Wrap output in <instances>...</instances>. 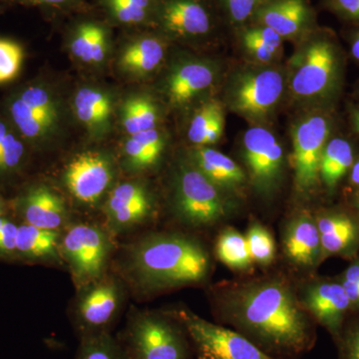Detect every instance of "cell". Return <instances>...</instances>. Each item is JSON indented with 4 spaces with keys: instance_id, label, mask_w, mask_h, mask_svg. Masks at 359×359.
Segmentation results:
<instances>
[{
    "instance_id": "6da1fadb",
    "label": "cell",
    "mask_w": 359,
    "mask_h": 359,
    "mask_svg": "<svg viewBox=\"0 0 359 359\" xmlns=\"http://www.w3.org/2000/svg\"><path fill=\"white\" fill-rule=\"evenodd\" d=\"M222 320L264 353L287 359L308 351L313 323L287 283L269 280L231 290L221 306Z\"/></svg>"
},
{
    "instance_id": "7a4b0ae2",
    "label": "cell",
    "mask_w": 359,
    "mask_h": 359,
    "mask_svg": "<svg viewBox=\"0 0 359 359\" xmlns=\"http://www.w3.org/2000/svg\"><path fill=\"white\" fill-rule=\"evenodd\" d=\"M125 269L135 285L153 292L202 282L209 273L210 259L197 241L159 233L130 245Z\"/></svg>"
},
{
    "instance_id": "3957f363",
    "label": "cell",
    "mask_w": 359,
    "mask_h": 359,
    "mask_svg": "<svg viewBox=\"0 0 359 359\" xmlns=\"http://www.w3.org/2000/svg\"><path fill=\"white\" fill-rule=\"evenodd\" d=\"M119 341L127 359H189L194 353L176 316L151 311L132 313Z\"/></svg>"
},
{
    "instance_id": "277c9868",
    "label": "cell",
    "mask_w": 359,
    "mask_h": 359,
    "mask_svg": "<svg viewBox=\"0 0 359 359\" xmlns=\"http://www.w3.org/2000/svg\"><path fill=\"white\" fill-rule=\"evenodd\" d=\"M112 248L108 231L96 224H74L61 233V256L77 289L102 278Z\"/></svg>"
},
{
    "instance_id": "5b68a950",
    "label": "cell",
    "mask_w": 359,
    "mask_h": 359,
    "mask_svg": "<svg viewBox=\"0 0 359 359\" xmlns=\"http://www.w3.org/2000/svg\"><path fill=\"white\" fill-rule=\"evenodd\" d=\"M185 328L197 359H282L264 353L236 330L215 325L187 309L175 314Z\"/></svg>"
},
{
    "instance_id": "8992f818",
    "label": "cell",
    "mask_w": 359,
    "mask_h": 359,
    "mask_svg": "<svg viewBox=\"0 0 359 359\" xmlns=\"http://www.w3.org/2000/svg\"><path fill=\"white\" fill-rule=\"evenodd\" d=\"M174 201L180 218L193 226L217 223L228 212V205L219 188L193 164L180 167L175 183Z\"/></svg>"
},
{
    "instance_id": "52a82bcc",
    "label": "cell",
    "mask_w": 359,
    "mask_h": 359,
    "mask_svg": "<svg viewBox=\"0 0 359 359\" xmlns=\"http://www.w3.org/2000/svg\"><path fill=\"white\" fill-rule=\"evenodd\" d=\"M8 115L25 143L39 145L55 132L60 110L50 90L32 84L13 94L8 102Z\"/></svg>"
},
{
    "instance_id": "ba28073f",
    "label": "cell",
    "mask_w": 359,
    "mask_h": 359,
    "mask_svg": "<svg viewBox=\"0 0 359 359\" xmlns=\"http://www.w3.org/2000/svg\"><path fill=\"white\" fill-rule=\"evenodd\" d=\"M290 89L297 98H318L334 86L339 71L337 48L327 35H314L297 55Z\"/></svg>"
},
{
    "instance_id": "9c48e42d",
    "label": "cell",
    "mask_w": 359,
    "mask_h": 359,
    "mask_svg": "<svg viewBox=\"0 0 359 359\" xmlns=\"http://www.w3.org/2000/svg\"><path fill=\"white\" fill-rule=\"evenodd\" d=\"M73 309V323L79 334L109 332L119 313L123 287L117 278L104 275L95 282L80 287Z\"/></svg>"
},
{
    "instance_id": "30bf717a",
    "label": "cell",
    "mask_w": 359,
    "mask_h": 359,
    "mask_svg": "<svg viewBox=\"0 0 359 359\" xmlns=\"http://www.w3.org/2000/svg\"><path fill=\"white\" fill-rule=\"evenodd\" d=\"M283 87V73L275 68L245 71L229 87V105L248 119H264L276 107Z\"/></svg>"
},
{
    "instance_id": "8fae6325",
    "label": "cell",
    "mask_w": 359,
    "mask_h": 359,
    "mask_svg": "<svg viewBox=\"0 0 359 359\" xmlns=\"http://www.w3.org/2000/svg\"><path fill=\"white\" fill-rule=\"evenodd\" d=\"M115 168L107 156L85 152L75 156L63 173V183L80 204L96 207L113 188Z\"/></svg>"
},
{
    "instance_id": "7c38bea8",
    "label": "cell",
    "mask_w": 359,
    "mask_h": 359,
    "mask_svg": "<svg viewBox=\"0 0 359 359\" xmlns=\"http://www.w3.org/2000/svg\"><path fill=\"white\" fill-rule=\"evenodd\" d=\"M330 133V120L320 114L304 118L292 130V166L302 191L311 190L320 182L321 155Z\"/></svg>"
},
{
    "instance_id": "4fadbf2b",
    "label": "cell",
    "mask_w": 359,
    "mask_h": 359,
    "mask_svg": "<svg viewBox=\"0 0 359 359\" xmlns=\"http://www.w3.org/2000/svg\"><path fill=\"white\" fill-rule=\"evenodd\" d=\"M155 26L174 39H197L212 32L214 20L207 0H160Z\"/></svg>"
},
{
    "instance_id": "5bb4252c",
    "label": "cell",
    "mask_w": 359,
    "mask_h": 359,
    "mask_svg": "<svg viewBox=\"0 0 359 359\" xmlns=\"http://www.w3.org/2000/svg\"><path fill=\"white\" fill-rule=\"evenodd\" d=\"M243 156L250 180L259 190L273 188L282 173L283 151L275 135L262 127L245 132Z\"/></svg>"
},
{
    "instance_id": "9a60e30c",
    "label": "cell",
    "mask_w": 359,
    "mask_h": 359,
    "mask_svg": "<svg viewBox=\"0 0 359 359\" xmlns=\"http://www.w3.org/2000/svg\"><path fill=\"white\" fill-rule=\"evenodd\" d=\"M152 211L150 193L138 181L123 182L113 187L104 205L108 228L114 233L140 226L150 218Z\"/></svg>"
},
{
    "instance_id": "2e32d148",
    "label": "cell",
    "mask_w": 359,
    "mask_h": 359,
    "mask_svg": "<svg viewBox=\"0 0 359 359\" xmlns=\"http://www.w3.org/2000/svg\"><path fill=\"white\" fill-rule=\"evenodd\" d=\"M14 208L20 223L45 230L60 231L69 218L65 201L43 183L25 188L16 199Z\"/></svg>"
},
{
    "instance_id": "e0dca14e",
    "label": "cell",
    "mask_w": 359,
    "mask_h": 359,
    "mask_svg": "<svg viewBox=\"0 0 359 359\" xmlns=\"http://www.w3.org/2000/svg\"><path fill=\"white\" fill-rule=\"evenodd\" d=\"M306 309L314 320L327 328L334 339H337L349 311L351 301L340 282H321L306 290Z\"/></svg>"
},
{
    "instance_id": "ac0fdd59",
    "label": "cell",
    "mask_w": 359,
    "mask_h": 359,
    "mask_svg": "<svg viewBox=\"0 0 359 359\" xmlns=\"http://www.w3.org/2000/svg\"><path fill=\"white\" fill-rule=\"evenodd\" d=\"M313 13L306 0H271L257 9L254 20L278 33L283 39H292L306 30Z\"/></svg>"
},
{
    "instance_id": "d6986e66",
    "label": "cell",
    "mask_w": 359,
    "mask_h": 359,
    "mask_svg": "<svg viewBox=\"0 0 359 359\" xmlns=\"http://www.w3.org/2000/svg\"><path fill=\"white\" fill-rule=\"evenodd\" d=\"M71 53L80 61L98 65L105 59L110 41L107 23L85 16L75 20L68 30Z\"/></svg>"
},
{
    "instance_id": "ffe728a7",
    "label": "cell",
    "mask_w": 359,
    "mask_h": 359,
    "mask_svg": "<svg viewBox=\"0 0 359 359\" xmlns=\"http://www.w3.org/2000/svg\"><path fill=\"white\" fill-rule=\"evenodd\" d=\"M60 231L45 230L20 223L16 237L18 262L26 264H61Z\"/></svg>"
},
{
    "instance_id": "44dd1931",
    "label": "cell",
    "mask_w": 359,
    "mask_h": 359,
    "mask_svg": "<svg viewBox=\"0 0 359 359\" xmlns=\"http://www.w3.org/2000/svg\"><path fill=\"white\" fill-rule=\"evenodd\" d=\"M320 231L321 255L347 254L356 249L359 242V224L344 212H327L316 221Z\"/></svg>"
},
{
    "instance_id": "7402d4cb",
    "label": "cell",
    "mask_w": 359,
    "mask_h": 359,
    "mask_svg": "<svg viewBox=\"0 0 359 359\" xmlns=\"http://www.w3.org/2000/svg\"><path fill=\"white\" fill-rule=\"evenodd\" d=\"M285 250L290 261L299 266L318 264L323 255L316 222L308 216L294 219L285 233Z\"/></svg>"
},
{
    "instance_id": "603a6c76",
    "label": "cell",
    "mask_w": 359,
    "mask_h": 359,
    "mask_svg": "<svg viewBox=\"0 0 359 359\" xmlns=\"http://www.w3.org/2000/svg\"><path fill=\"white\" fill-rule=\"evenodd\" d=\"M215 80V70L203 62H190L179 66L170 75L167 91L174 105H184L209 89Z\"/></svg>"
},
{
    "instance_id": "cb8c5ba5",
    "label": "cell",
    "mask_w": 359,
    "mask_h": 359,
    "mask_svg": "<svg viewBox=\"0 0 359 359\" xmlns=\"http://www.w3.org/2000/svg\"><path fill=\"white\" fill-rule=\"evenodd\" d=\"M192 164L219 189L242 186L245 175L230 157L208 147H197L192 153Z\"/></svg>"
},
{
    "instance_id": "d4e9b609",
    "label": "cell",
    "mask_w": 359,
    "mask_h": 359,
    "mask_svg": "<svg viewBox=\"0 0 359 359\" xmlns=\"http://www.w3.org/2000/svg\"><path fill=\"white\" fill-rule=\"evenodd\" d=\"M164 56L165 43L161 37L139 34L123 49L120 66L132 74H148L162 63Z\"/></svg>"
},
{
    "instance_id": "484cf974",
    "label": "cell",
    "mask_w": 359,
    "mask_h": 359,
    "mask_svg": "<svg viewBox=\"0 0 359 359\" xmlns=\"http://www.w3.org/2000/svg\"><path fill=\"white\" fill-rule=\"evenodd\" d=\"M97 6L114 25L128 28L155 26L160 0H95Z\"/></svg>"
},
{
    "instance_id": "4316f807",
    "label": "cell",
    "mask_w": 359,
    "mask_h": 359,
    "mask_svg": "<svg viewBox=\"0 0 359 359\" xmlns=\"http://www.w3.org/2000/svg\"><path fill=\"white\" fill-rule=\"evenodd\" d=\"M74 112L77 119L90 131L104 133L110 124L112 100L102 90L84 87L75 94Z\"/></svg>"
},
{
    "instance_id": "83f0119b",
    "label": "cell",
    "mask_w": 359,
    "mask_h": 359,
    "mask_svg": "<svg viewBox=\"0 0 359 359\" xmlns=\"http://www.w3.org/2000/svg\"><path fill=\"white\" fill-rule=\"evenodd\" d=\"M164 151L162 135L156 129L131 135L123 146V162L129 171L142 172L157 164Z\"/></svg>"
},
{
    "instance_id": "f1b7e54d",
    "label": "cell",
    "mask_w": 359,
    "mask_h": 359,
    "mask_svg": "<svg viewBox=\"0 0 359 359\" xmlns=\"http://www.w3.org/2000/svg\"><path fill=\"white\" fill-rule=\"evenodd\" d=\"M224 115L222 104L210 101L194 115L188 130L189 140L198 147L215 144L223 135Z\"/></svg>"
},
{
    "instance_id": "f546056e",
    "label": "cell",
    "mask_w": 359,
    "mask_h": 359,
    "mask_svg": "<svg viewBox=\"0 0 359 359\" xmlns=\"http://www.w3.org/2000/svg\"><path fill=\"white\" fill-rule=\"evenodd\" d=\"M353 152L351 144L344 139L334 138L327 142L321 155L320 179L330 189H334L353 167Z\"/></svg>"
},
{
    "instance_id": "4dcf8cb0",
    "label": "cell",
    "mask_w": 359,
    "mask_h": 359,
    "mask_svg": "<svg viewBox=\"0 0 359 359\" xmlns=\"http://www.w3.org/2000/svg\"><path fill=\"white\" fill-rule=\"evenodd\" d=\"M27 160L25 141L13 125L0 118V180L16 176Z\"/></svg>"
},
{
    "instance_id": "1f68e13d",
    "label": "cell",
    "mask_w": 359,
    "mask_h": 359,
    "mask_svg": "<svg viewBox=\"0 0 359 359\" xmlns=\"http://www.w3.org/2000/svg\"><path fill=\"white\" fill-rule=\"evenodd\" d=\"M157 122V107L149 97L132 96L125 101L122 108V125L130 136L156 129Z\"/></svg>"
},
{
    "instance_id": "d6a6232c",
    "label": "cell",
    "mask_w": 359,
    "mask_h": 359,
    "mask_svg": "<svg viewBox=\"0 0 359 359\" xmlns=\"http://www.w3.org/2000/svg\"><path fill=\"white\" fill-rule=\"evenodd\" d=\"M283 40L273 29L257 23L247 26L242 32L245 50L259 62L273 60L282 47Z\"/></svg>"
},
{
    "instance_id": "836d02e7",
    "label": "cell",
    "mask_w": 359,
    "mask_h": 359,
    "mask_svg": "<svg viewBox=\"0 0 359 359\" xmlns=\"http://www.w3.org/2000/svg\"><path fill=\"white\" fill-rule=\"evenodd\" d=\"M216 250L219 261L231 269H247L252 263L247 238L235 229L223 231L218 238Z\"/></svg>"
},
{
    "instance_id": "e575fe53",
    "label": "cell",
    "mask_w": 359,
    "mask_h": 359,
    "mask_svg": "<svg viewBox=\"0 0 359 359\" xmlns=\"http://www.w3.org/2000/svg\"><path fill=\"white\" fill-rule=\"evenodd\" d=\"M79 339L75 359H127L121 342L109 332L84 335Z\"/></svg>"
},
{
    "instance_id": "d590c367",
    "label": "cell",
    "mask_w": 359,
    "mask_h": 359,
    "mask_svg": "<svg viewBox=\"0 0 359 359\" xmlns=\"http://www.w3.org/2000/svg\"><path fill=\"white\" fill-rule=\"evenodd\" d=\"M15 6L37 7L54 16L90 11L85 0H0V11Z\"/></svg>"
},
{
    "instance_id": "8d00e7d4",
    "label": "cell",
    "mask_w": 359,
    "mask_h": 359,
    "mask_svg": "<svg viewBox=\"0 0 359 359\" xmlns=\"http://www.w3.org/2000/svg\"><path fill=\"white\" fill-rule=\"evenodd\" d=\"M248 245L252 262L268 266L275 259V241L269 231L259 224H252L248 231Z\"/></svg>"
},
{
    "instance_id": "74e56055",
    "label": "cell",
    "mask_w": 359,
    "mask_h": 359,
    "mask_svg": "<svg viewBox=\"0 0 359 359\" xmlns=\"http://www.w3.org/2000/svg\"><path fill=\"white\" fill-rule=\"evenodd\" d=\"M23 50L20 44L0 39V84L13 80L20 72Z\"/></svg>"
},
{
    "instance_id": "f35d334b",
    "label": "cell",
    "mask_w": 359,
    "mask_h": 359,
    "mask_svg": "<svg viewBox=\"0 0 359 359\" xmlns=\"http://www.w3.org/2000/svg\"><path fill=\"white\" fill-rule=\"evenodd\" d=\"M229 20L233 25L243 26L254 20L264 0H222Z\"/></svg>"
},
{
    "instance_id": "ab89813d",
    "label": "cell",
    "mask_w": 359,
    "mask_h": 359,
    "mask_svg": "<svg viewBox=\"0 0 359 359\" xmlns=\"http://www.w3.org/2000/svg\"><path fill=\"white\" fill-rule=\"evenodd\" d=\"M339 359H359V316L344 323L337 339Z\"/></svg>"
},
{
    "instance_id": "60d3db41",
    "label": "cell",
    "mask_w": 359,
    "mask_h": 359,
    "mask_svg": "<svg viewBox=\"0 0 359 359\" xmlns=\"http://www.w3.org/2000/svg\"><path fill=\"white\" fill-rule=\"evenodd\" d=\"M18 226L8 216H0V261L18 262L16 257V237Z\"/></svg>"
},
{
    "instance_id": "b9f144b4",
    "label": "cell",
    "mask_w": 359,
    "mask_h": 359,
    "mask_svg": "<svg viewBox=\"0 0 359 359\" xmlns=\"http://www.w3.org/2000/svg\"><path fill=\"white\" fill-rule=\"evenodd\" d=\"M353 309H359V261L344 271L339 280Z\"/></svg>"
},
{
    "instance_id": "7bdbcfd3",
    "label": "cell",
    "mask_w": 359,
    "mask_h": 359,
    "mask_svg": "<svg viewBox=\"0 0 359 359\" xmlns=\"http://www.w3.org/2000/svg\"><path fill=\"white\" fill-rule=\"evenodd\" d=\"M327 4L341 18L359 21V0H327Z\"/></svg>"
},
{
    "instance_id": "ee69618b",
    "label": "cell",
    "mask_w": 359,
    "mask_h": 359,
    "mask_svg": "<svg viewBox=\"0 0 359 359\" xmlns=\"http://www.w3.org/2000/svg\"><path fill=\"white\" fill-rule=\"evenodd\" d=\"M351 181L353 185L359 186V160L351 167Z\"/></svg>"
},
{
    "instance_id": "f6af8a7d",
    "label": "cell",
    "mask_w": 359,
    "mask_h": 359,
    "mask_svg": "<svg viewBox=\"0 0 359 359\" xmlns=\"http://www.w3.org/2000/svg\"><path fill=\"white\" fill-rule=\"evenodd\" d=\"M351 53L353 57L359 60V32L354 37L353 46H351Z\"/></svg>"
},
{
    "instance_id": "bcb514c9",
    "label": "cell",
    "mask_w": 359,
    "mask_h": 359,
    "mask_svg": "<svg viewBox=\"0 0 359 359\" xmlns=\"http://www.w3.org/2000/svg\"><path fill=\"white\" fill-rule=\"evenodd\" d=\"M8 214V205L6 201L0 195V216H6Z\"/></svg>"
},
{
    "instance_id": "7dc6e473",
    "label": "cell",
    "mask_w": 359,
    "mask_h": 359,
    "mask_svg": "<svg viewBox=\"0 0 359 359\" xmlns=\"http://www.w3.org/2000/svg\"><path fill=\"white\" fill-rule=\"evenodd\" d=\"M353 207L355 208L356 212H358L359 216V192L356 194L355 197H354Z\"/></svg>"
},
{
    "instance_id": "c3c4849f",
    "label": "cell",
    "mask_w": 359,
    "mask_h": 359,
    "mask_svg": "<svg viewBox=\"0 0 359 359\" xmlns=\"http://www.w3.org/2000/svg\"><path fill=\"white\" fill-rule=\"evenodd\" d=\"M354 125H355L356 129L359 132V111H356L353 114Z\"/></svg>"
},
{
    "instance_id": "681fc988",
    "label": "cell",
    "mask_w": 359,
    "mask_h": 359,
    "mask_svg": "<svg viewBox=\"0 0 359 359\" xmlns=\"http://www.w3.org/2000/svg\"><path fill=\"white\" fill-rule=\"evenodd\" d=\"M266 1H271V0H264V2H266Z\"/></svg>"
}]
</instances>
